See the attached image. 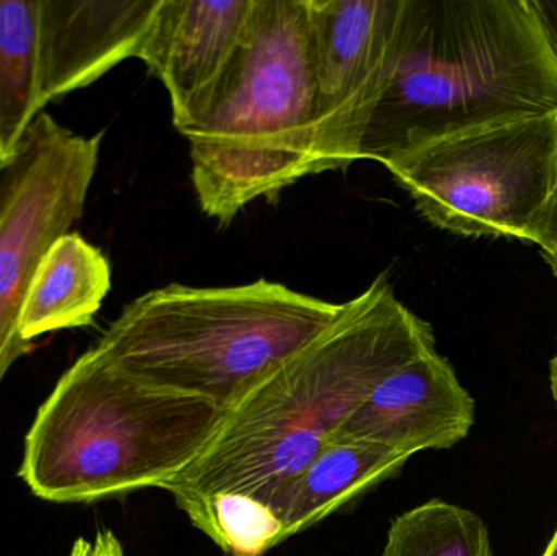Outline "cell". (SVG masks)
<instances>
[{"label": "cell", "mask_w": 557, "mask_h": 556, "mask_svg": "<svg viewBox=\"0 0 557 556\" xmlns=\"http://www.w3.org/2000/svg\"><path fill=\"white\" fill-rule=\"evenodd\" d=\"M557 111V58L532 0H405L388 85L359 160Z\"/></svg>", "instance_id": "7a4b0ae2"}, {"label": "cell", "mask_w": 557, "mask_h": 556, "mask_svg": "<svg viewBox=\"0 0 557 556\" xmlns=\"http://www.w3.org/2000/svg\"><path fill=\"white\" fill-rule=\"evenodd\" d=\"M434 348L432 326L379 274L321 335L232 407L205 450L160 490L186 516L215 496L268 508L383 375Z\"/></svg>", "instance_id": "6da1fadb"}, {"label": "cell", "mask_w": 557, "mask_h": 556, "mask_svg": "<svg viewBox=\"0 0 557 556\" xmlns=\"http://www.w3.org/2000/svg\"><path fill=\"white\" fill-rule=\"evenodd\" d=\"M39 0H0V165L45 113Z\"/></svg>", "instance_id": "5bb4252c"}, {"label": "cell", "mask_w": 557, "mask_h": 556, "mask_svg": "<svg viewBox=\"0 0 557 556\" xmlns=\"http://www.w3.org/2000/svg\"><path fill=\"white\" fill-rule=\"evenodd\" d=\"M110 289L107 257L69 232L49 247L33 274L20 333L32 343L46 333L90 325Z\"/></svg>", "instance_id": "4fadbf2b"}, {"label": "cell", "mask_w": 557, "mask_h": 556, "mask_svg": "<svg viewBox=\"0 0 557 556\" xmlns=\"http://www.w3.org/2000/svg\"><path fill=\"white\" fill-rule=\"evenodd\" d=\"M162 0H39L45 103L139 55Z\"/></svg>", "instance_id": "8fae6325"}, {"label": "cell", "mask_w": 557, "mask_h": 556, "mask_svg": "<svg viewBox=\"0 0 557 556\" xmlns=\"http://www.w3.org/2000/svg\"><path fill=\"white\" fill-rule=\"evenodd\" d=\"M314 103L305 0H257L237 58L180 133L201 211L228 225L250 202L317 175Z\"/></svg>", "instance_id": "277c9868"}, {"label": "cell", "mask_w": 557, "mask_h": 556, "mask_svg": "<svg viewBox=\"0 0 557 556\" xmlns=\"http://www.w3.org/2000/svg\"><path fill=\"white\" fill-rule=\"evenodd\" d=\"M225 413L136 378L95 345L39 407L18 477L38 498L67 505L162 489L211 443Z\"/></svg>", "instance_id": "3957f363"}, {"label": "cell", "mask_w": 557, "mask_h": 556, "mask_svg": "<svg viewBox=\"0 0 557 556\" xmlns=\"http://www.w3.org/2000/svg\"><path fill=\"white\" fill-rule=\"evenodd\" d=\"M474 417L473 397L434 348L383 375L331 437L379 444L411 459L457 446L470 434Z\"/></svg>", "instance_id": "9c48e42d"}, {"label": "cell", "mask_w": 557, "mask_h": 556, "mask_svg": "<svg viewBox=\"0 0 557 556\" xmlns=\"http://www.w3.org/2000/svg\"><path fill=\"white\" fill-rule=\"evenodd\" d=\"M69 556H126L123 544L113 531H98L91 541L77 539L72 545Z\"/></svg>", "instance_id": "e0dca14e"}, {"label": "cell", "mask_w": 557, "mask_h": 556, "mask_svg": "<svg viewBox=\"0 0 557 556\" xmlns=\"http://www.w3.org/2000/svg\"><path fill=\"white\" fill-rule=\"evenodd\" d=\"M101 137L41 113L0 165V384L32 348L20 333L26 294L46 251L84 214Z\"/></svg>", "instance_id": "52a82bcc"}, {"label": "cell", "mask_w": 557, "mask_h": 556, "mask_svg": "<svg viewBox=\"0 0 557 556\" xmlns=\"http://www.w3.org/2000/svg\"><path fill=\"white\" fill-rule=\"evenodd\" d=\"M535 245H539L543 258L557 277V183L555 193H553L545 214H543Z\"/></svg>", "instance_id": "2e32d148"}, {"label": "cell", "mask_w": 557, "mask_h": 556, "mask_svg": "<svg viewBox=\"0 0 557 556\" xmlns=\"http://www.w3.org/2000/svg\"><path fill=\"white\" fill-rule=\"evenodd\" d=\"M314 74L317 173L347 169L385 91L405 0H305Z\"/></svg>", "instance_id": "ba28073f"}, {"label": "cell", "mask_w": 557, "mask_h": 556, "mask_svg": "<svg viewBox=\"0 0 557 556\" xmlns=\"http://www.w3.org/2000/svg\"><path fill=\"white\" fill-rule=\"evenodd\" d=\"M409 457L379 444L331 437L294 479L268 503L282 529V542L339 511L380 483L393 479Z\"/></svg>", "instance_id": "7c38bea8"}, {"label": "cell", "mask_w": 557, "mask_h": 556, "mask_svg": "<svg viewBox=\"0 0 557 556\" xmlns=\"http://www.w3.org/2000/svg\"><path fill=\"white\" fill-rule=\"evenodd\" d=\"M343 306L268 280L169 284L127 304L97 346L143 381L228 411Z\"/></svg>", "instance_id": "5b68a950"}, {"label": "cell", "mask_w": 557, "mask_h": 556, "mask_svg": "<svg viewBox=\"0 0 557 556\" xmlns=\"http://www.w3.org/2000/svg\"><path fill=\"white\" fill-rule=\"evenodd\" d=\"M383 165L435 227L535 244L557 183V111L422 140Z\"/></svg>", "instance_id": "8992f818"}, {"label": "cell", "mask_w": 557, "mask_h": 556, "mask_svg": "<svg viewBox=\"0 0 557 556\" xmlns=\"http://www.w3.org/2000/svg\"><path fill=\"white\" fill-rule=\"evenodd\" d=\"M532 2L543 32L557 58V0H532Z\"/></svg>", "instance_id": "ac0fdd59"}, {"label": "cell", "mask_w": 557, "mask_h": 556, "mask_svg": "<svg viewBox=\"0 0 557 556\" xmlns=\"http://www.w3.org/2000/svg\"><path fill=\"white\" fill-rule=\"evenodd\" d=\"M382 556H494L490 531L470 509L442 499L393 519Z\"/></svg>", "instance_id": "9a60e30c"}, {"label": "cell", "mask_w": 557, "mask_h": 556, "mask_svg": "<svg viewBox=\"0 0 557 556\" xmlns=\"http://www.w3.org/2000/svg\"><path fill=\"white\" fill-rule=\"evenodd\" d=\"M228 556H237V555H228Z\"/></svg>", "instance_id": "44dd1931"}, {"label": "cell", "mask_w": 557, "mask_h": 556, "mask_svg": "<svg viewBox=\"0 0 557 556\" xmlns=\"http://www.w3.org/2000/svg\"><path fill=\"white\" fill-rule=\"evenodd\" d=\"M257 0H162L140 61L162 81L178 133L201 118L237 58Z\"/></svg>", "instance_id": "30bf717a"}, {"label": "cell", "mask_w": 557, "mask_h": 556, "mask_svg": "<svg viewBox=\"0 0 557 556\" xmlns=\"http://www.w3.org/2000/svg\"><path fill=\"white\" fill-rule=\"evenodd\" d=\"M543 556H557V529Z\"/></svg>", "instance_id": "ffe728a7"}, {"label": "cell", "mask_w": 557, "mask_h": 556, "mask_svg": "<svg viewBox=\"0 0 557 556\" xmlns=\"http://www.w3.org/2000/svg\"><path fill=\"white\" fill-rule=\"evenodd\" d=\"M549 384H552L553 400H555L557 408V349L552 362H549Z\"/></svg>", "instance_id": "d6986e66"}]
</instances>
